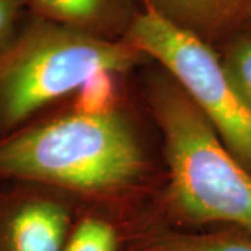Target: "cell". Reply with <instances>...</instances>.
I'll list each match as a JSON object with an SVG mask.
<instances>
[{
    "label": "cell",
    "mask_w": 251,
    "mask_h": 251,
    "mask_svg": "<svg viewBox=\"0 0 251 251\" xmlns=\"http://www.w3.org/2000/svg\"><path fill=\"white\" fill-rule=\"evenodd\" d=\"M151 173L141 137L122 109L87 113L63 103L0 138V181H27L77 200L113 201Z\"/></svg>",
    "instance_id": "1"
},
{
    "label": "cell",
    "mask_w": 251,
    "mask_h": 251,
    "mask_svg": "<svg viewBox=\"0 0 251 251\" xmlns=\"http://www.w3.org/2000/svg\"><path fill=\"white\" fill-rule=\"evenodd\" d=\"M144 90L168 166L165 204L188 224L233 225L251 236V172L158 64L147 73Z\"/></svg>",
    "instance_id": "2"
},
{
    "label": "cell",
    "mask_w": 251,
    "mask_h": 251,
    "mask_svg": "<svg viewBox=\"0 0 251 251\" xmlns=\"http://www.w3.org/2000/svg\"><path fill=\"white\" fill-rule=\"evenodd\" d=\"M152 63L126 41H103L28 13L0 57V138L69 100L102 72L128 74Z\"/></svg>",
    "instance_id": "3"
},
{
    "label": "cell",
    "mask_w": 251,
    "mask_h": 251,
    "mask_svg": "<svg viewBox=\"0 0 251 251\" xmlns=\"http://www.w3.org/2000/svg\"><path fill=\"white\" fill-rule=\"evenodd\" d=\"M125 41L171 74L251 172V106L236 90L218 49L155 11H140Z\"/></svg>",
    "instance_id": "4"
},
{
    "label": "cell",
    "mask_w": 251,
    "mask_h": 251,
    "mask_svg": "<svg viewBox=\"0 0 251 251\" xmlns=\"http://www.w3.org/2000/svg\"><path fill=\"white\" fill-rule=\"evenodd\" d=\"M75 197L27 181H0V251H62Z\"/></svg>",
    "instance_id": "5"
},
{
    "label": "cell",
    "mask_w": 251,
    "mask_h": 251,
    "mask_svg": "<svg viewBox=\"0 0 251 251\" xmlns=\"http://www.w3.org/2000/svg\"><path fill=\"white\" fill-rule=\"evenodd\" d=\"M29 14L103 41H125L141 0H25Z\"/></svg>",
    "instance_id": "6"
},
{
    "label": "cell",
    "mask_w": 251,
    "mask_h": 251,
    "mask_svg": "<svg viewBox=\"0 0 251 251\" xmlns=\"http://www.w3.org/2000/svg\"><path fill=\"white\" fill-rule=\"evenodd\" d=\"M141 3L143 7L216 49L242 31L251 10V0H141Z\"/></svg>",
    "instance_id": "7"
},
{
    "label": "cell",
    "mask_w": 251,
    "mask_h": 251,
    "mask_svg": "<svg viewBox=\"0 0 251 251\" xmlns=\"http://www.w3.org/2000/svg\"><path fill=\"white\" fill-rule=\"evenodd\" d=\"M133 251H251V236L234 230L212 233L159 232Z\"/></svg>",
    "instance_id": "8"
},
{
    "label": "cell",
    "mask_w": 251,
    "mask_h": 251,
    "mask_svg": "<svg viewBox=\"0 0 251 251\" xmlns=\"http://www.w3.org/2000/svg\"><path fill=\"white\" fill-rule=\"evenodd\" d=\"M125 74L115 72H102L84 82L81 88L67 102L73 108L98 113L120 106L122 97V78Z\"/></svg>",
    "instance_id": "9"
},
{
    "label": "cell",
    "mask_w": 251,
    "mask_h": 251,
    "mask_svg": "<svg viewBox=\"0 0 251 251\" xmlns=\"http://www.w3.org/2000/svg\"><path fill=\"white\" fill-rule=\"evenodd\" d=\"M236 90L251 106V29H242L218 48Z\"/></svg>",
    "instance_id": "10"
},
{
    "label": "cell",
    "mask_w": 251,
    "mask_h": 251,
    "mask_svg": "<svg viewBox=\"0 0 251 251\" xmlns=\"http://www.w3.org/2000/svg\"><path fill=\"white\" fill-rule=\"evenodd\" d=\"M62 251H117V232L105 218H81L73 229Z\"/></svg>",
    "instance_id": "11"
},
{
    "label": "cell",
    "mask_w": 251,
    "mask_h": 251,
    "mask_svg": "<svg viewBox=\"0 0 251 251\" xmlns=\"http://www.w3.org/2000/svg\"><path fill=\"white\" fill-rule=\"evenodd\" d=\"M27 17L25 0H0V57L13 45Z\"/></svg>",
    "instance_id": "12"
},
{
    "label": "cell",
    "mask_w": 251,
    "mask_h": 251,
    "mask_svg": "<svg viewBox=\"0 0 251 251\" xmlns=\"http://www.w3.org/2000/svg\"><path fill=\"white\" fill-rule=\"evenodd\" d=\"M243 29H251V10H250V14H249V17L246 20V24H244V28Z\"/></svg>",
    "instance_id": "13"
}]
</instances>
